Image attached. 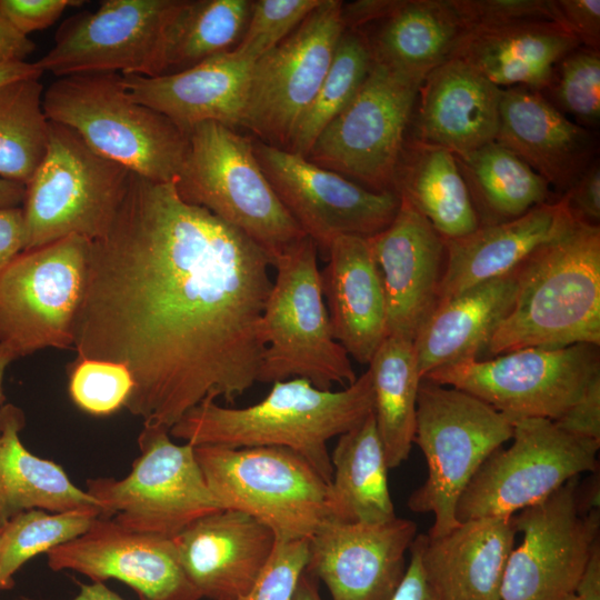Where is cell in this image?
I'll list each match as a JSON object with an SVG mask.
<instances>
[{"instance_id": "obj_38", "label": "cell", "mask_w": 600, "mask_h": 600, "mask_svg": "<svg viewBox=\"0 0 600 600\" xmlns=\"http://www.w3.org/2000/svg\"><path fill=\"white\" fill-rule=\"evenodd\" d=\"M40 77L0 86V178L27 186L43 160L49 120Z\"/></svg>"}, {"instance_id": "obj_50", "label": "cell", "mask_w": 600, "mask_h": 600, "mask_svg": "<svg viewBox=\"0 0 600 600\" xmlns=\"http://www.w3.org/2000/svg\"><path fill=\"white\" fill-rule=\"evenodd\" d=\"M409 551V564L389 600H436L422 569L420 533L414 538Z\"/></svg>"}, {"instance_id": "obj_8", "label": "cell", "mask_w": 600, "mask_h": 600, "mask_svg": "<svg viewBox=\"0 0 600 600\" xmlns=\"http://www.w3.org/2000/svg\"><path fill=\"white\" fill-rule=\"evenodd\" d=\"M206 482L221 509L261 521L277 541L308 540L328 521L323 477L281 447H194Z\"/></svg>"}, {"instance_id": "obj_52", "label": "cell", "mask_w": 600, "mask_h": 600, "mask_svg": "<svg viewBox=\"0 0 600 600\" xmlns=\"http://www.w3.org/2000/svg\"><path fill=\"white\" fill-rule=\"evenodd\" d=\"M34 49L33 41L18 32L0 14V66L22 62Z\"/></svg>"}, {"instance_id": "obj_31", "label": "cell", "mask_w": 600, "mask_h": 600, "mask_svg": "<svg viewBox=\"0 0 600 600\" xmlns=\"http://www.w3.org/2000/svg\"><path fill=\"white\" fill-rule=\"evenodd\" d=\"M358 31L372 62L422 81L453 57L467 29L451 0H394L384 17Z\"/></svg>"}, {"instance_id": "obj_16", "label": "cell", "mask_w": 600, "mask_h": 600, "mask_svg": "<svg viewBox=\"0 0 600 600\" xmlns=\"http://www.w3.org/2000/svg\"><path fill=\"white\" fill-rule=\"evenodd\" d=\"M342 1L322 0L251 69L241 127L259 141L288 150L313 101L344 30Z\"/></svg>"}, {"instance_id": "obj_27", "label": "cell", "mask_w": 600, "mask_h": 600, "mask_svg": "<svg viewBox=\"0 0 600 600\" xmlns=\"http://www.w3.org/2000/svg\"><path fill=\"white\" fill-rule=\"evenodd\" d=\"M321 287L334 339L369 364L387 337V302L368 238L340 236L328 251Z\"/></svg>"}, {"instance_id": "obj_26", "label": "cell", "mask_w": 600, "mask_h": 600, "mask_svg": "<svg viewBox=\"0 0 600 600\" xmlns=\"http://www.w3.org/2000/svg\"><path fill=\"white\" fill-rule=\"evenodd\" d=\"M517 534L512 517L461 521L438 537L420 533L422 569L436 600H501Z\"/></svg>"}, {"instance_id": "obj_42", "label": "cell", "mask_w": 600, "mask_h": 600, "mask_svg": "<svg viewBox=\"0 0 600 600\" xmlns=\"http://www.w3.org/2000/svg\"><path fill=\"white\" fill-rule=\"evenodd\" d=\"M68 370L72 401L93 416H108L124 407L133 388L122 363L77 357Z\"/></svg>"}, {"instance_id": "obj_23", "label": "cell", "mask_w": 600, "mask_h": 600, "mask_svg": "<svg viewBox=\"0 0 600 600\" xmlns=\"http://www.w3.org/2000/svg\"><path fill=\"white\" fill-rule=\"evenodd\" d=\"M503 89L458 58L421 81L410 117V140L463 156L496 140Z\"/></svg>"}, {"instance_id": "obj_53", "label": "cell", "mask_w": 600, "mask_h": 600, "mask_svg": "<svg viewBox=\"0 0 600 600\" xmlns=\"http://www.w3.org/2000/svg\"><path fill=\"white\" fill-rule=\"evenodd\" d=\"M562 600H600V546L592 553L577 588Z\"/></svg>"}, {"instance_id": "obj_46", "label": "cell", "mask_w": 600, "mask_h": 600, "mask_svg": "<svg viewBox=\"0 0 600 600\" xmlns=\"http://www.w3.org/2000/svg\"><path fill=\"white\" fill-rule=\"evenodd\" d=\"M77 0H0V14L18 32L29 33L53 24L69 7L80 6Z\"/></svg>"}, {"instance_id": "obj_9", "label": "cell", "mask_w": 600, "mask_h": 600, "mask_svg": "<svg viewBox=\"0 0 600 600\" xmlns=\"http://www.w3.org/2000/svg\"><path fill=\"white\" fill-rule=\"evenodd\" d=\"M130 171L94 152L72 129L49 121L46 156L26 186L23 251L69 236L93 241L109 229Z\"/></svg>"}, {"instance_id": "obj_51", "label": "cell", "mask_w": 600, "mask_h": 600, "mask_svg": "<svg viewBox=\"0 0 600 600\" xmlns=\"http://www.w3.org/2000/svg\"><path fill=\"white\" fill-rule=\"evenodd\" d=\"M26 231L21 207L0 209V272L24 250Z\"/></svg>"}, {"instance_id": "obj_56", "label": "cell", "mask_w": 600, "mask_h": 600, "mask_svg": "<svg viewBox=\"0 0 600 600\" xmlns=\"http://www.w3.org/2000/svg\"><path fill=\"white\" fill-rule=\"evenodd\" d=\"M30 600V599H27ZM70 600H126L110 590L103 582L80 583L78 594Z\"/></svg>"}, {"instance_id": "obj_36", "label": "cell", "mask_w": 600, "mask_h": 600, "mask_svg": "<svg viewBox=\"0 0 600 600\" xmlns=\"http://www.w3.org/2000/svg\"><path fill=\"white\" fill-rule=\"evenodd\" d=\"M373 392V416L389 469L399 467L410 454L417 399L421 377L413 341L388 336L368 369Z\"/></svg>"}, {"instance_id": "obj_44", "label": "cell", "mask_w": 600, "mask_h": 600, "mask_svg": "<svg viewBox=\"0 0 600 600\" xmlns=\"http://www.w3.org/2000/svg\"><path fill=\"white\" fill-rule=\"evenodd\" d=\"M451 2L467 31L530 21L560 23L554 0H451Z\"/></svg>"}, {"instance_id": "obj_7", "label": "cell", "mask_w": 600, "mask_h": 600, "mask_svg": "<svg viewBox=\"0 0 600 600\" xmlns=\"http://www.w3.org/2000/svg\"><path fill=\"white\" fill-rule=\"evenodd\" d=\"M512 430L510 418L479 398L421 380L413 443L426 458L428 474L407 506L413 512L432 513L429 537L458 526L460 496L483 461L511 439Z\"/></svg>"}, {"instance_id": "obj_3", "label": "cell", "mask_w": 600, "mask_h": 600, "mask_svg": "<svg viewBox=\"0 0 600 600\" xmlns=\"http://www.w3.org/2000/svg\"><path fill=\"white\" fill-rule=\"evenodd\" d=\"M513 304L490 357L527 347L600 344V226L572 222L517 268Z\"/></svg>"}, {"instance_id": "obj_40", "label": "cell", "mask_w": 600, "mask_h": 600, "mask_svg": "<svg viewBox=\"0 0 600 600\" xmlns=\"http://www.w3.org/2000/svg\"><path fill=\"white\" fill-rule=\"evenodd\" d=\"M98 510L21 512L0 527V591L13 586L14 573L31 558L83 534Z\"/></svg>"}, {"instance_id": "obj_25", "label": "cell", "mask_w": 600, "mask_h": 600, "mask_svg": "<svg viewBox=\"0 0 600 600\" xmlns=\"http://www.w3.org/2000/svg\"><path fill=\"white\" fill-rule=\"evenodd\" d=\"M254 62L234 50L170 74H122L130 97L171 120L188 136L203 122L241 126Z\"/></svg>"}, {"instance_id": "obj_54", "label": "cell", "mask_w": 600, "mask_h": 600, "mask_svg": "<svg viewBox=\"0 0 600 600\" xmlns=\"http://www.w3.org/2000/svg\"><path fill=\"white\" fill-rule=\"evenodd\" d=\"M43 71L38 67L36 62H12L0 66V86L13 80L28 78V77H41Z\"/></svg>"}, {"instance_id": "obj_43", "label": "cell", "mask_w": 600, "mask_h": 600, "mask_svg": "<svg viewBox=\"0 0 600 600\" xmlns=\"http://www.w3.org/2000/svg\"><path fill=\"white\" fill-rule=\"evenodd\" d=\"M322 0L252 1L243 36L233 49L256 62L290 36Z\"/></svg>"}, {"instance_id": "obj_58", "label": "cell", "mask_w": 600, "mask_h": 600, "mask_svg": "<svg viewBox=\"0 0 600 600\" xmlns=\"http://www.w3.org/2000/svg\"><path fill=\"white\" fill-rule=\"evenodd\" d=\"M19 357L9 346L0 343V404L3 401L2 383L6 370Z\"/></svg>"}, {"instance_id": "obj_20", "label": "cell", "mask_w": 600, "mask_h": 600, "mask_svg": "<svg viewBox=\"0 0 600 600\" xmlns=\"http://www.w3.org/2000/svg\"><path fill=\"white\" fill-rule=\"evenodd\" d=\"M53 571L72 570L92 582L131 587L139 600H201L184 574L173 539L137 532L98 517L81 536L46 553Z\"/></svg>"}, {"instance_id": "obj_29", "label": "cell", "mask_w": 600, "mask_h": 600, "mask_svg": "<svg viewBox=\"0 0 600 600\" xmlns=\"http://www.w3.org/2000/svg\"><path fill=\"white\" fill-rule=\"evenodd\" d=\"M579 46L562 24L530 21L468 30L452 58L501 89L523 86L542 92L557 62Z\"/></svg>"}, {"instance_id": "obj_17", "label": "cell", "mask_w": 600, "mask_h": 600, "mask_svg": "<svg viewBox=\"0 0 600 600\" xmlns=\"http://www.w3.org/2000/svg\"><path fill=\"white\" fill-rule=\"evenodd\" d=\"M180 0H106L68 18L53 47L36 63L57 77L117 72L158 77L170 22Z\"/></svg>"}, {"instance_id": "obj_15", "label": "cell", "mask_w": 600, "mask_h": 600, "mask_svg": "<svg viewBox=\"0 0 600 600\" xmlns=\"http://www.w3.org/2000/svg\"><path fill=\"white\" fill-rule=\"evenodd\" d=\"M579 478L512 516L521 542L510 552L501 600H562L579 584L600 546V511H583Z\"/></svg>"}, {"instance_id": "obj_14", "label": "cell", "mask_w": 600, "mask_h": 600, "mask_svg": "<svg viewBox=\"0 0 600 600\" xmlns=\"http://www.w3.org/2000/svg\"><path fill=\"white\" fill-rule=\"evenodd\" d=\"M420 83L372 62L354 98L323 128L306 158L370 190L394 192Z\"/></svg>"}, {"instance_id": "obj_55", "label": "cell", "mask_w": 600, "mask_h": 600, "mask_svg": "<svg viewBox=\"0 0 600 600\" xmlns=\"http://www.w3.org/2000/svg\"><path fill=\"white\" fill-rule=\"evenodd\" d=\"M26 186L0 178V209L21 207Z\"/></svg>"}, {"instance_id": "obj_10", "label": "cell", "mask_w": 600, "mask_h": 600, "mask_svg": "<svg viewBox=\"0 0 600 600\" xmlns=\"http://www.w3.org/2000/svg\"><path fill=\"white\" fill-rule=\"evenodd\" d=\"M138 446L140 456L128 476L88 480L86 491L99 501L101 517L173 539L196 520L221 510L192 444L174 443L166 427L143 424Z\"/></svg>"}, {"instance_id": "obj_48", "label": "cell", "mask_w": 600, "mask_h": 600, "mask_svg": "<svg viewBox=\"0 0 600 600\" xmlns=\"http://www.w3.org/2000/svg\"><path fill=\"white\" fill-rule=\"evenodd\" d=\"M573 220L590 226L600 222V162L596 159L561 196Z\"/></svg>"}, {"instance_id": "obj_18", "label": "cell", "mask_w": 600, "mask_h": 600, "mask_svg": "<svg viewBox=\"0 0 600 600\" xmlns=\"http://www.w3.org/2000/svg\"><path fill=\"white\" fill-rule=\"evenodd\" d=\"M253 146L284 208L326 253L340 236L370 238L379 233L399 210L400 197L396 192L370 190L306 157L259 140Z\"/></svg>"}, {"instance_id": "obj_32", "label": "cell", "mask_w": 600, "mask_h": 600, "mask_svg": "<svg viewBox=\"0 0 600 600\" xmlns=\"http://www.w3.org/2000/svg\"><path fill=\"white\" fill-rule=\"evenodd\" d=\"M23 411L0 407V527L14 516L40 509L48 512L102 509L98 500L76 487L63 469L31 453L20 440Z\"/></svg>"}, {"instance_id": "obj_41", "label": "cell", "mask_w": 600, "mask_h": 600, "mask_svg": "<svg viewBox=\"0 0 600 600\" xmlns=\"http://www.w3.org/2000/svg\"><path fill=\"white\" fill-rule=\"evenodd\" d=\"M543 97L589 130L600 122V50L579 46L554 66Z\"/></svg>"}, {"instance_id": "obj_33", "label": "cell", "mask_w": 600, "mask_h": 600, "mask_svg": "<svg viewBox=\"0 0 600 600\" xmlns=\"http://www.w3.org/2000/svg\"><path fill=\"white\" fill-rule=\"evenodd\" d=\"M330 460L328 521L376 523L397 517L373 412L339 437Z\"/></svg>"}, {"instance_id": "obj_1", "label": "cell", "mask_w": 600, "mask_h": 600, "mask_svg": "<svg viewBox=\"0 0 600 600\" xmlns=\"http://www.w3.org/2000/svg\"><path fill=\"white\" fill-rule=\"evenodd\" d=\"M271 266L174 181L131 172L109 229L91 241L73 347L124 364L133 380L124 408L170 430L200 403H233L258 382Z\"/></svg>"}, {"instance_id": "obj_47", "label": "cell", "mask_w": 600, "mask_h": 600, "mask_svg": "<svg viewBox=\"0 0 600 600\" xmlns=\"http://www.w3.org/2000/svg\"><path fill=\"white\" fill-rule=\"evenodd\" d=\"M552 421L569 434L600 442V374L566 412Z\"/></svg>"}, {"instance_id": "obj_6", "label": "cell", "mask_w": 600, "mask_h": 600, "mask_svg": "<svg viewBox=\"0 0 600 600\" xmlns=\"http://www.w3.org/2000/svg\"><path fill=\"white\" fill-rule=\"evenodd\" d=\"M272 267L277 272L261 319L264 351L258 381L301 378L323 390L353 383L349 354L332 334L314 241L304 236Z\"/></svg>"}, {"instance_id": "obj_11", "label": "cell", "mask_w": 600, "mask_h": 600, "mask_svg": "<svg viewBox=\"0 0 600 600\" xmlns=\"http://www.w3.org/2000/svg\"><path fill=\"white\" fill-rule=\"evenodd\" d=\"M512 424V443L494 450L460 496L459 522L512 517L570 479L598 471L600 442L569 434L544 418H521Z\"/></svg>"}, {"instance_id": "obj_22", "label": "cell", "mask_w": 600, "mask_h": 600, "mask_svg": "<svg viewBox=\"0 0 600 600\" xmlns=\"http://www.w3.org/2000/svg\"><path fill=\"white\" fill-rule=\"evenodd\" d=\"M173 542L180 566L200 598L231 600L256 582L277 538L252 516L221 509L189 524Z\"/></svg>"}, {"instance_id": "obj_5", "label": "cell", "mask_w": 600, "mask_h": 600, "mask_svg": "<svg viewBox=\"0 0 600 600\" xmlns=\"http://www.w3.org/2000/svg\"><path fill=\"white\" fill-rule=\"evenodd\" d=\"M174 186L186 202L254 241L271 264L306 236L264 176L253 141L233 128L211 121L193 127Z\"/></svg>"}, {"instance_id": "obj_24", "label": "cell", "mask_w": 600, "mask_h": 600, "mask_svg": "<svg viewBox=\"0 0 600 600\" xmlns=\"http://www.w3.org/2000/svg\"><path fill=\"white\" fill-rule=\"evenodd\" d=\"M496 141L561 197L598 159V137L523 86L502 91Z\"/></svg>"}, {"instance_id": "obj_4", "label": "cell", "mask_w": 600, "mask_h": 600, "mask_svg": "<svg viewBox=\"0 0 600 600\" xmlns=\"http://www.w3.org/2000/svg\"><path fill=\"white\" fill-rule=\"evenodd\" d=\"M49 121L76 131L98 154L153 181H174L188 136L158 111L133 100L122 74L60 77L43 91Z\"/></svg>"}, {"instance_id": "obj_39", "label": "cell", "mask_w": 600, "mask_h": 600, "mask_svg": "<svg viewBox=\"0 0 600 600\" xmlns=\"http://www.w3.org/2000/svg\"><path fill=\"white\" fill-rule=\"evenodd\" d=\"M371 64V53L363 34L344 29L321 86L296 129L289 151L307 156L323 128L354 98Z\"/></svg>"}, {"instance_id": "obj_35", "label": "cell", "mask_w": 600, "mask_h": 600, "mask_svg": "<svg viewBox=\"0 0 600 600\" xmlns=\"http://www.w3.org/2000/svg\"><path fill=\"white\" fill-rule=\"evenodd\" d=\"M454 159L479 226L512 220L554 199L549 184L496 140Z\"/></svg>"}, {"instance_id": "obj_19", "label": "cell", "mask_w": 600, "mask_h": 600, "mask_svg": "<svg viewBox=\"0 0 600 600\" xmlns=\"http://www.w3.org/2000/svg\"><path fill=\"white\" fill-rule=\"evenodd\" d=\"M417 524L327 521L308 539L304 571L320 580L331 600H389L406 572Z\"/></svg>"}, {"instance_id": "obj_12", "label": "cell", "mask_w": 600, "mask_h": 600, "mask_svg": "<svg viewBox=\"0 0 600 600\" xmlns=\"http://www.w3.org/2000/svg\"><path fill=\"white\" fill-rule=\"evenodd\" d=\"M91 241L69 236L22 251L0 272V343L24 357L73 347Z\"/></svg>"}, {"instance_id": "obj_34", "label": "cell", "mask_w": 600, "mask_h": 600, "mask_svg": "<svg viewBox=\"0 0 600 600\" xmlns=\"http://www.w3.org/2000/svg\"><path fill=\"white\" fill-rule=\"evenodd\" d=\"M393 189L444 240L460 238L479 227L454 156L446 149L406 138Z\"/></svg>"}, {"instance_id": "obj_2", "label": "cell", "mask_w": 600, "mask_h": 600, "mask_svg": "<svg viewBox=\"0 0 600 600\" xmlns=\"http://www.w3.org/2000/svg\"><path fill=\"white\" fill-rule=\"evenodd\" d=\"M373 412L369 371L339 391L301 378L276 381L259 402L244 408L208 400L191 409L170 436L193 447H281L303 457L330 483L328 442Z\"/></svg>"}, {"instance_id": "obj_57", "label": "cell", "mask_w": 600, "mask_h": 600, "mask_svg": "<svg viewBox=\"0 0 600 600\" xmlns=\"http://www.w3.org/2000/svg\"><path fill=\"white\" fill-rule=\"evenodd\" d=\"M291 600H322L317 580L303 571Z\"/></svg>"}, {"instance_id": "obj_28", "label": "cell", "mask_w": 600, "mask_h": 600, "mask_svg": "<svg viewBox=\"0 0 600 600\" xmlns=\"http://www.w3.org/2000/svg\"><path fill=\"white\" fill-rule=\"evenodd\" d=\"M572 220L559 197L512 220L479 226L466 236L444 240L446 263L438 304L476 284L510 273Z\"/></svg>"}, {"instance_id": "obj_21", "label": "cell", "mask_w": 600, "mask_h": 600, "mask_svg": "<svg viewBox=\"0 0 600 600\" xmlns=\"http://www.w3.org/2000/svg\"><path fill=\"white\" fill-rule=\"evenodd\" d=\"M368 242L382 278L387 337L413 341L438 304L446 263L444 239L400 198L392 222Z\"/></svg>"}, {"instance_id": "obj_37", "label": "cell", "mask_w": 600, "mask_h": 600, "mask_svg": "<svg viewBox=\"0 0 600 600\" xmlns=\"http://www.w3.org/2000/svg\"><path fill=\"white\" fill-rule=\"evenodd\" d=\"M250 0H180L166 33L160 76L233 50L246 30Z\"/></svg>"}, {"instance_id": "obj_49", "label": "cell", "mask_w": 600, "mask_h": 600, "mask_svg": "<svg viewBox=\"0 0 600 600\" xmlns=\"http://www.w3.org/2000/svg\"><path fill=\"white\" fill-rule=\"evenodd\" d=\"M560 23L581 46L600 49V1L554 0Z\"/></svg>"}, {"instance_id": "obj_30", "label": "cell", "mask_w": 600, "mask_h": 600, "mask_svg": "<svg viewBox=\"0 0 600 600\" xmlns=\"http://www.w3.org/2000/svg\"><path fill=\"white\" fill-rule=\"evenodd\" d=\"M516 291L514 269L440 302L413 340L421 380L438 369L479 359L510 311Z\"/></svg>"}, {"instance_id": "obj_13", "label": "cell", "mask_w": 600, "mask_h": 600, "mask_svg": "<svg viewBox=\"0 0 600 600\" xmlns=\"http://www.w3.org/2000/svg\"><path fill=\"white\" fill-rule=\"evenodd\" d=\"M600 374L599 346L527 347L438 369L423 379L463 390L503 413L558 419Z\"/></svg>"}, {"instance_id": "obj_45", "label": "cell", "mask_w": 600, "mask_h": 600, "mask_svg": "<svg viewBox=\"0 0 600 600\" xmlns=\"http://www.w3.org/2000/svg\"><path fill=\"white\" fill-rule=\"evenodd\" d=\"M308 561V540L277 541L252 587L231 600H291Z\"/></svg>"}]
</instances>
